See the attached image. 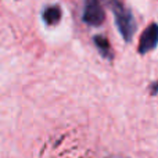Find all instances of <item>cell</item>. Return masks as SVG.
<instances>
[{"label":"cell","instance_id":"obj_2","mask_svg":"<svg viewBox=\"0 0 158 158\" xmlns=\"http://www.w3.org/2000/svg\"><path fill=\"white\" fill-rule=\"evenodd\" d=\"M82 18L90 27H100L104 22V18H106V14H104L100 0H85V8Z\"/></svg>","mask_w":158,"mask_h":158},{"label":"cell","instance_id":"obj_5","mask_svg":"<svg viewBox=\"0 0 158 158\" xmlns=\"http://www.w3.org/2000/svg\"><path fill=\"white\" fill-rule=\"evenodd\" d=\"M93 42H94L96 47L98 49L100 54L103 56L104 58L111 60L112 52H111V47H110V43H108V40H107V38H104V36H101V35H96L94 38H93Z\"/></svg>","mask_w":158,"mask_h":158},{"label":"cell","instance_id":"obj_7","mask_svg":"<svg viewBox=\"0 0 158 158\" xmlns=\"http://www.w3.org/2000/svg\"><path fill=\"white\" fill-rule=\"evenodd\" d=\"M106 158H129V157H125V156H119V154H112V156H108Z\"/></svg>","mask_w":158,"mask_h":158},{"label":"cell","instance_id":"obj_6","mask_svg":"<svg viewBox=\"0 0 158 158\" xmlns=\"http://www.w3.org/2000/svg\"><path fill=\"white\" fill-rule=\"evenodd\" d=\"M150 92H151V94H153V96L158 94V81L153 82V83L150 85Z\"/></svg>","mask_w":158,"mask_h":158},{"label":"cell","instance_id":"obj_4","mask_svg":"<svg viewBox=\"0 0 158 158\" xmlns=\"http://www.w3.org/2000/svg\"><path fill=\"white\" fill-rule=\"evenodd\" d=\"M43 19L47 25H56L61 19L60 6H50L43 11Z\"/></svg>","mask_w":158,"mask_h":158},{"label":"cell","instance_id":"obj_1","mask_svg":"<svg viewBox=\"0 0 158 158\" xmlns=\"http://www.w3.org/2000/svg\"><path fill=\"white\" fill-rule=\"evenodd\" d=\"M107 4L114 14L115 25H117L121 36L123 38V40L129 43L136 32V22H135L133 14L119 0H107Z\"/></svg>","mask_w":158,"mask_h":158},{"label":"cell","instance_id":"obj_3","mask_svg":"<svg viewBox=\"0 0 158 158\" xmlns=\"http://www.w3.org/2000/svg\"><path fill=\"white\" fill-rule=\"evenodd\" d=\"M157 46H158V25L153 22L140 35L137 52L140 54H146V53L154 50Z\"/></svg>","mask_w":158,"mask_h":158}]
</instances>
